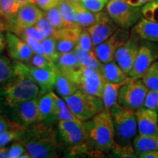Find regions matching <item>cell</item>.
<instances>
[{"mask_svg":"<svg viewBox=\"0 0 158 158\" xmlns=\"http://www.w3.org/2000/svg\"><path fill=\"white\" fill-rule=\"evenodd\" d=\"M21 141L31 158L59 157L61 146L50 123L40 122L27 126Z\"/></svg>","mask_w":158,"mask_h":158,"instance_id":"6da1fadb","label":"cell"},{"mask_svg":"<svg viewBox=\"0 0 158 158\" xmlns=\"http://www.w3.org/2000/svg\"><path fill=\"white\" fill-rule=\"evenodd\" d=\"M15 76L7 82L3 94L6 104L12 108L21 102L37 98L41 94L39 85L31 78L27 70V64L13 60Z\"/></svg>","mask_w":158,"mask_h":158,"instance_id":"7a4b0ae2","label":"cell"},{"mask_svg":"<svg viewBox=\"0 0 158 158\" xmlns=\"http://www.w3.org/2000/svg\"><path fill=\"white\" fill-rule=\"evenodd\" d=\"M84 123L88 143L96 153L110 151L115 145V133L110 110L104 108Z\"/></svg>","mask_w":158,"mask_h":158,"instance_id":"3957f363","label":"cell"},{"mask_svg":"<svg viewBox=\"0 0 158 158\" xmlns=\"http://www.w3.org/2000/svg\"><path fill=\"white\" fill-rule=\"evenodd\" d=\"M113 120L116 143L121 146L132 145L138 134L137 120L134 110L116 104L110 109Z\"/></svg>","mask_w":158,"mask_h":158,"instance_id":"277c9868","label":"cell"},{"mask_svg":"<svg viewBox=\"0 0 158 158\" xmlns=\"http://www.w3.org/2000/svg\"><path fill=\"white\" fill-rule=\"evenodd\" d=\"M72 114L81 122H86L104 109L102 99L78 90L72 95L63 98Z\"/></svg>","mask_w":158,"mask_h":158,"instance_id":"5b68a950","label":"cell"},{"mask_svg":"<svg viewBox=\"0 0 158 158\" xmlns=\"http://www.w3.org/2000/svg\"><path fill=\"white\" fill-rule=\"evenodd\" d=\"M66 77L76 83L79 89L82 92L102 98L106 81L100 71L83 66Z\"/></svg>","mask_w":158,"mask_h":158,"instance_id":"8992f818","label":"cell"},{"mask_svg":"<svg viewBox=\"0 0 158 158\" xmlns=\"http://www.w3.org/2000/svg\"><path fill=\"white\" fill-rule=\"evenodd\" d=\"M106 10L118 27L130 29L143 17L141 7L128 5L122 0H110Z\"/></svg>","mask_w":158,"mask_h":158,"instance_id":"52a82bcc","label":"cell"},{"mask_svg":"<svg viewBox=\"0 0 158 158\" xmlns=\"http://www.w3.org/2000/svg\"><path fill=\"white\" fill-rule=\"evenodd\" d=\"M149 89L141 79L131 80L120 88L118 103L132 110H137L143 107Z\"/></svg>","mask_w":158,"mask_h":158,"instance_id":"ba28073f","label":"cell"},{"mask_svg":"<svg viewBox=\"0 0 158 158\" xmlns=\"http://www.w3.org/2000/svg\"><path fill=\"white\" fill-rule=\"evenodd\" d=\"M158 60V43L141 40L139 51L129 76L133 80L141 79L148 68Z\"/></svg>","mask_w":158,"mask_h":158,"instance_id":"9c48e42d","label":"cell"},{"mask_svg":"<svg viewBox=\"0 0 158 158\" xmlns=\"http://www.w3.org/2000/svg\"><path fill=\"white\" fill-rule=\"evenodd\" d=\"M129 29L118 28L113 35L94 47V52L99 60L106 63L114 60L116 51L130 37Z\"/></svg>","mask_w":158,"mask_h":158,"instance_id":"30bf717a","label":"cell"},{"mask_svg":"<svg viewBox=\"0 0 158 158\" xmlns=\"http://www.w3.org/2000/svg\"><path fill=\"white\" fill-rule=\"evenodd\" d=\"M58 129L61 138L67 144L78 147L89 143L87 131L84 122L62 120L59 121Z\"/></svg>","mask_w":158,"mask_h":158,"instance_id":"8fae6325","label":"cell"},{"mask_svg":"<svg viewBox=\"0 0 158 158\" xmlns=\"http://www.w3.org/2000/svg\"><path fill=\"white\" fill-rule=\"evenodd\" d=\"M141 40L135 34L130 32V37L118 49L114 56V60L128 76L135 64Z\"/></svg>","mask_w":158,"mask_h":158,"instance_id":"7c38bea8","label":"cell"},{"mask_svg":"<svg viewBox=\"0 0 158 158\" xmlns=\"http://www.w3.org/2000/svg\"><path fill=\"white\" fill-rule=\"evenodd\" d=\"M118 28L106 10L98 13V17L93 24L87 30L92 37L94 47L106 40Z\"/></svg>","mask_w":158,"mask_h":158,"instance_id":"4fadbf2b","label":"cell"},{"mask_svg":"<svg viewBox=\"0 0 158 158\" xmlns=\"http://www.w3.org/2000/svg\"><path fill=\"white\" fill-rule=\"evenodd\" d=\"M12 108L14 110L19 123L26 127L43 122L37 98L21 102Z\"/></svg>","mask_w":158,"mask_h":158,"instance_id":"5bb4252c","label":"cell"},{"mask_svg":"<svg viewBox=\"0 0 158 158\" xmlns=\"http://www.w3.org/2000/svg\"><path fill=\"white\" fill-rule=\"evenodd\" d=\"M6 47L10 57L14 61L29 63L35 53L27 43L15 33L10 31L6 33Z\"/></svg>","mask_w":158,"mask_h":158,"instance_id":"9a60e30c","label":"cell"},{"mask_svg":"<svg viewBox=\"0 0 158 158\" xmlns=\"http://www.w3.org/2000/svg\"><path fill=\"white\" fill-rule=\"evenodd\" d=\"M43 12L36 4L29 3L20 7L14 21L8 29L12 31L15 29H22L35 26L43 16Z\"/></svg>","mask_w":158,"mask_h":158,"instance_id":"2e32d148","label":"cell"},{"mask_svg":"<svg viewBox=\"0 0 158 158\" xmlns=\"http://www.w3.org/2000/svg\"><path fill=\"white\" fill-rule=\"evenodd\" d=\"M138 133L145 135L158 136V113L142 107L135 111Z\"/></svg>","mask_w":158,"mask_h":158,"instance_id":"e0dca14e","label":"cell"},{"mask_svg":"<svg viewBox=\"0 0 158 158\" xmlns=\"http://www.w3.org/2000/svg\"><path fill=\"white\" fill-rule=\"evenodd\" d=\"M79 27H65L59 29L55 35L56 40V47L59 54L70 52L76 48L78 40L82 30Z\"/></svg>","mask_w":158,"mask_h":158,"instance_id":"ac0fdd59","label":"cell"},{"mask_svg":"<svg viewBox=\"0 0 158 158\" xmlns=\"http://www.w3.org/2000/svg\"><path fill=\"white\" fill-rule=\"evenodd\" d=\"M27 70L31 78L40 87L41 94L46 93L55 88L59 70L37 68L29 64H27Z\"/></svg>","mask_w":158,"mask_h":158,"instance_id":"d6986e66","label":"cell"},{"mask_svg":"<svg viewBox=\"0 0 158 158\" xmlns=\"http://www.w3.org/2000/svg\"><path fill=\"white\" fill-rule=\"evenodd\" d=\"M38 103L43 122L51 124L58 120L56 94L52 90L42 94L38 99Z\"/></svg>","mask_w":158,"mask_h":158,"instance_id":"ffe728a7","label":"cell"},{"mask_svg":"<svg viewBox=\"0 0 158 158\" xmlns=\"http://www.w3.org/2000/svg\"><path fill=\"white\" fill-rule=\"evenodd\" d=\"M130 32L135 34L141 40L158 43V23L143 17L131 28Z\"/></svg>","mask_w":158,"mask_h":158,"instance_id":"44dd1931","label":"cell"},{"mask_svg":"<svg viewBox=\"0 0 158 158\" xmlns=\"http://www.w3.org/2000/svg\"><path fill=\"white\" fill-rule=\"evenodd\" d=\"M56 65L59 73L64 76H68L84 66L73 51L60 54Z\"/></svg>","mask_w":158,"mask_h":158,"instance_id":"7402d4cb","label":"cell"},{"mask_svg":"<svg viewBox=\"0 0 158 158\" xmlns=\"http://www.w3.org/2000/svg\"><path fill=\"white\" fill-rule=\"evenodd\" d=\"M102 74L106 81L110 83H121L133 79L122 70L115 60L102 63Z\"/></svg>","mask_w":158,"mask_h":158,"instance_id":"603a6c76","label":"cell"},{"mask_svg":"<svg viewBox=\"0 0 158 158\" xmlns=\"http://www.w3.org/2000/svg\"><path fill=\"white\" fill-rule=\"evenodd\" d=\"M131 80H133V79H131ZM131 80L121 83H110L106 81L102 97L105 108L110 110L113 106L118 104V97L120 88L125 83Z\"/></svg>","mask_w":158,"mask_h":158,"instance_id":"cb8c5ba5","label":"cell"},{"mask_svg":"<svg viewBox=\"0 0 158 158\" xmlns=\"http://www.w3.org/2000/svg\"><path fill=\"white\" fill-rule=\"evenodd\" d=\"M133 145L138 157L140 154L158 149V136L145 135L138 133L134 138Z\"/></svg>","mask_w":158,"mask_h":158,"instance_id":"d4e9b609","label":"cell"},{"mask_svg":"<svg viewBox=\"0 0 158 158\" xmlns=\"http://www.w3.org/2000/svg\"><path fill=\"white\" fill-rule=\"evenodd\" d=\"M20 9L17 0H0V19L7 25V29L13 24Z\"/></svg>","mask_w":158,"mask_h":158,"instance_id":"484cf974","label":"cell"},{"mask_svg":"<svg viewBox=\"0 0 158 158\" xmlns=\"http://www.w3.org/2000/svg\"><path fill=\"white\" fill-rule=\"evenodd\" d=\"M73 4L75 9H76L77 22L78 26H80L81 28H89L90 26L95 22L97 17H98V13H94V12L89 10L81 3V2H73Z\"/></svg>","mask_w":158,"mask_h":158,"instance_id":"4316f807","label":"cell"},{"mask_svg":"<svg viewBox=\"0 0 158 158\" xmlns=\"http://www.w3.org/2000/svg\"><path fill=\"white\" fill-rule=\"evenodd\" d=\"M55 89L60 97L62 98L72 95L75 92L79 90L78 86L76 83L71 81L70 78H67L64 75L59 73L57 76Z\"/></svg>","mask_w":158,"mask_h":158,"instance_id":"83f0119b","label":"cell"},{"mask_svg":"<svg viewBox=\"0 0 158 158\" xmlns=\"http://www.w3.org/2000/svg\"><path fill=\"white\" fill-rule=\"evenodd\" d=\"M58 7L62 15L66 27H78V24L77 22L76 9L72 1L60 0L58 4Z\"/></svg>","mask_w":158,"mask_h":158,"instance_id":"f1b7e54d","label":"cell"},{"mask_svg":"<svg viewBox=\"0 0 158 158\" xmlns=\"http://www.w3.org/2000/svg\"><path fill=\"white\" fill-rule=\"evenodd\" d=\"M73 51L78 56V58L81 62V64L85 67L94 69L102 73V63L99 60L98 56H96L95 52H88L83 51L78 48H75Z\"/></svg>","mask_w":158,"mask_h":158,"instance_id":"f546056e","label":"cell"},{"mask_svg":"<svg viewBox=\"0 0 158 158\" xmlns=\"http://www.w3.org/2000/svg\"><path fill=\"white\" fill-rule=\"evenodd\" d=\"M141 79L149 90L158 92V60L148 68Z\"/></svg>","mask_w":158,"mask_h":158,"instance_id":"4dcf8cb0","label":"cell"},{"mask_svg":"<svg viewBox=\"0 0 158 158\" xmlns=\"http://www.w3.org/2000/svg\"><path fill=\"white\" fill-rule=\"evenodd\" d=\"M15 76L13 62L5 56H0V84H5Z\"/></svg>","mask_w":158,"mask_h":158,"instance_id":"1f68e13d","label":"cell"},{"mask_svg":"<svg viewBox=\"0 0 158 158\" xmlns=\"http://www.w3.org/2000/svg\"><path fill=\"white\" fill-rule=\"evenodd\" d=\"M42 44L44 51V55L46 58H48L51 62H56L58 60L59 54L56 47V40L54 37H46L42 40Z\"/></svg>","mask_w":158,"mask_h":158,"instance_id":"d6a6232c","label":"cell"},{"mask_svg":"<svg viewBox=\"0 0 158 158\" xmlns=\"http://www.w3.org/2000/svg\"><path fill=\"white\" fill-rule=\"evenodd\" d=\"M56 99L57 102V117H58L59 121L73 120L76 122H81L72 114L64 99L59 98L56 94Z\"/></svg>","mask_w":158,"mask_h":158,"instance_id":"836d02e7","label":"cell"},{"mask_svg":"<svg viewBox=\"0 0 158 158\" xmlns=\"http://www.w3.org/2000/svg\"><path fill=\"white\" fill-rule=\"evenodd\" d=\"M43 13L46 15V17L48 18L50 22L52 23V25L54 26V27L56 30H59V29L66 27V24H65V22L58 6L52 7L48 10H45Z\"/></svg>","mask_w":158,"mask_h":158,"instance_id":"e575fe53","label":"cell"},{"mask_svg":"<svg viewBox=\"0 0 158 158\" xmlns=\"http://www.w3.org/2000/svg\"><path fill=\"white\" fill-rule=\"evenodd\" d=\"M28 64L31 66L37 68L48 69V70H59L56 64L51 62L48 58H46L44 55L34 54L29 61Z\"/></svg>","mask_w":158,"mask_h":158,"instance_id":"d590c367","label":"cell"},{"mask_svg":"<svg viewBox=\"0 0 158 158\" xmlns=\"http://www.w3.org/2000/svg\"><path fill=\"white\" fill-rule=\"evenodd\" d=\"M111 151L112 155H114L115 157H123V158H136L138 157L136 155L135 149H134L133 145H125L121 146L117 143H115V145L111 148L110 150Z\"/></svg>","mask_w":158,"mask_h":158,"instance_id":"8d00e7d4","label":"cell"},{"mask_svg":"<svg viewBox=\"0 0 158 158\" xmlns=\"http://www.w3.org/2000/svg\"><path fill=\"white\" fill-rule=\"evenodd\" d=\"M143 18L158 23V0H152L141 7Z\"/></svg>","mask_w":158,"mask_h":158,"instance_id":"74e56055","label":"cell"},{"mask_svg":"<svg viewBox=\"0 0 158 158\" xmlns=\"http://www.w3.org/2000/svg\"><path fill=\"white\" fill-rule=\"evenodd\" d=\"M76 47L88 52L94 51V45L87 29H82Z\"/></svg>","mask_w":158,"mask_h":158,"instance_id":"f35d334b","label":"cell"},{"mask_svg":"<svg viewBox=\"0 0 158 158\" xmlns=\"http://www.w3.org/2000/svg\"><path fill=\"white\" fill-rule=\"evenodd\" d=\"M35 26L44 33L45 37H54L56 34L57 30L54 28L52 23L50 22L48 18L46 17V15L44 14V13H43V16L37 21Z\"/></svg>","mask_w":158,"mask_h":158,"instance_id":"ab89813d","label":"cell"},{"mask_svg":"<svg viewBox=\"0 0 158 158\" xmlns=\"http://www.w3.org/2000/svg\"><path fill=\"white\" fill-rule=\"evenodd\" d=\"M110 0H81V3L89 10L98 13L106 8Z\"/></svg>","mask_w":158,"mask_h":158,"instance_id":"60d3db41","label":"cell"},{"mask_svg":"<svg viewBox=\"0 0 158 158\" xmlns=\"http://www.w3.org/2000/svg\"><path fill=\"white\" fill-rule=\"evenodd\" d=\"M20 37L21 39H23L27 43V45L30 47L35 54L44 55V51H43L42 41H40L34 38V37L28 36V35H21Z\"/></svg>","mask_w":158,"mask_h":158,"instance_id":"b9f144b4","label":"cell"},{"mask_svg":"<svg viewBox=\"0 0 158 158\" xmlns=\"http://www.w3.org/2000/svg\"><path fill=\"white\" fill-rule=\"evenodd\" d=\"M143 107L155 110L158 113V92L149 89Z\"/></svg>","mask_w":158,"mask_h":158,"instance_id":"7bdbcfd3","label":"cell"},{"mask_svg":"<svg viewBox=\"0 0 158 158\" xmlns=\"http://www.w3.org/2000/svg\"><path fill=\"white\" fill-rule=\"evenodd\" d=\"M27 152V149L23 145V141L21 140L14 142L8 150L9 158H20L23 153Z\"/></svg>","mask_w":158,"mask_h":158,"instance_id":"ee69618b","label":"cell"},{"mask_svg":"<svg viewBox=\"0 0 158 158\" xmlns=\"http://www.w3.org/2000/svg\"><path fill=\"white\" fill-rule=\"evenodd\" d=\"M8 31L7 25L3 20L0 19V54L5 50L7 46L6 33Z\"/></svg>","mask_w":158,"mask_h":158,"instance_id":"f6af8a7d","label":"cell"},{"mask_svg":"<svg viewBox=\"0 0 158 158\" xmlns=\"http://www.w3.org/2000/svg\"><path fill=\"white\" fill-rule=\"evenodd\" d=\"M15 123H16V122L10 121V120H9L5 116L1 115V114H0V137H1L7 130H9L10 128L13 127Z\"/></svg>","mask_w":158,"mask_h":158,"instance_id":"bcb514c9","label":"cell"},{"mask_svg":"<svg viewBox=\"0 0 158 158\" xmlns=\"http://www.w3.org/2000/svg\"><path fill=\"white\" fill-rule=\"evenodd\" d=\"M60 0H37L36 5L42 10L45 11L52 8V7L58 6Z\"/></svg>","mask_w":158,"mask_h":158,"instance_id":"7dc6e473","label":"cell"},{"mask_svg":"<svg viewBox=\"0 0 158 158\" xmlns=\"http://www.w3.org/2000/svg\"><path fill=\"white\" fill-rule=\"evenodd\" d=\"M122 1L128 4V5L134 6V7H142L146 4L152 1V0H122Z\"/></svg>","mask_w":158,"mask_h":158,"instance_id":"c3c4849f","label":"cell"},{"mask_svg":"<svg viewBox=\"0 0 158 158\" xmlns=\"http://www.w3.org/2000/svg\"><path fill=\"white\" fill-rule=\"evenodd\" d=\"M138 157H140V158H158V149L140 154V155H138Z\"/></svg>","mask_w":158,"mask_h":158,"instance_id":"681fc988","label":"cell"},{"mask_svg":"<svg viewBox=\"0 0 158 158\" xmlns=\"http://www.w3.org/2000/svg\"><path fill=\"white\" fill-rule=\"evenodd\" d=\"M8 150L9 148L5 147H0V158L8 157Z\"/></svg>","mask_w":158,"mask_h":158,"instance_id":"f907efd6","label":"cell"},{"mask_svg":"<svg viewBox=\"0 0 158 158\" xmlns=\"http://www.w3.org/2000/svg\"><path fill=\"white\" fill-rule=\"evenodd\" d=\"M17 2L19 4V7H23V5H27L29 3H33L36 4L37 0H17Z\"/></svg>","mask_w":158,"mask_h":158,"instance_id":"816d5d0a","label":"cell"},{"mask_svg":"<svg viewBox=\"0 0 158 158\" xmlns=\"http://www.w3.org/2000/svg\"><path fill=\"white\" fill-rule=\"evenodd\" d=\"M70 1L73 2H80L81 0H70Z\"/></svg>","mask_w":158,"mask_h":158,"instance_id":"f5cc1de1","label":"cell"}]
</instances>
